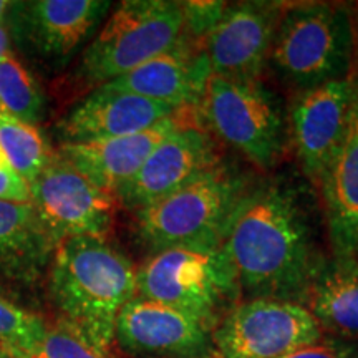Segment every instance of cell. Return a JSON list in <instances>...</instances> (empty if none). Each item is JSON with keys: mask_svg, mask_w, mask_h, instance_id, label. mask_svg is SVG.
<instances>
[{"mask_svg": "<svg viewBox=\"0 0 358 358\" xmlns=\"http://www.w3.org/2000/svg\"><path fill=\"white\" fill-rule=\"evenodd\" d=\"M241 294L302 303L322 266L306 211L292 191L264 186L248 191L222 241Z\"/></svg>", "mask_w": 358, "mask_h": 358, "instance_id": "obj_1", "label": "cell"}, {"mask_svg": "<svg viewBox=\"0 0 358 358\" xmlns=\"http://www.w3.org/2000/svg\"><path fill=\"white\" fill-rule=\"evenodd\" d=\"M48 289L60 320L110 353L118 313L136 297V268L103 237H73L53 249Z\"/></svg>", "mask_w": 358, "mask_h": 358, "instance_id": "obj_2", "label": "cell"}, {"mask_svg": "<svg viewBox=\"0 0 358 358\" xmlns=\"http://www.w3.org/2000/svg\"><path fill=\"white\" fill-rule=\"evenodd\" d=\"M248 191L244 178L217 164L174 194L138 211V237L151 254L179 248H221Z\"/></svg>", "mask_w": 358, "mask_h": 358, "instance_id": "obj_3", "label": "cell"}, {"mask_svg": "<svg viewBox=\"0 0 358 358\" xmlns=\"http://www.w3.org/2000/svg\"><path fill=\"white\" fill-rule=\"evenodd\" d=\"M241 295L222 248L166 249L151 254L136 268V297L176 308L211 332Z\"/></svg>", "mask_w": 358, "mask_h": 358, "instance_id": "obj_4", "label": "cell"}, {"mask_svg": "<svg viewBox=\"0 0 358 358\" xmlns=\"http://www.w3.org/2000/svg\"><path fill=\"white\" fill-rule=\"evenodd\" d=\"M353 20L334 3H299L282 10L272 40L277 75L299 92L350 77Z\"/></svg>", "mask_w": 358, "mask_h": 358, "instance_id": "obj_5", "label": "cell"}, {"mask_svg": "<svg viewBox=\"0 0 358 358\" xmlns=\"http://www.w3.org/2000/svg\"><path fill=\"white\" fill-rule=\"evenodd\" d=\"M185 35L182 2L127 0L83 52L77 75L98 88L171 50Z\"/></svg>", "mask_w": 358, "mask_h": 358, "instance_id": "obj_6", "label": "cell"}, {"mask_svg": "<svg viewBox=\"0 0 358 358\" xmlns=\"http://www.w3.org/2000/svg\"><path fill=\"white\" fill-rule=\"evenodd\" d=\"M206 124L259 168H272L282 151L280 106L259 80L213 75L198 103Z\"/></svg>", "mask_w": 358, "mask_h": 358, "instance_id": "obj_7", "label": "cell"}, {"mask_svg": "<svg viewBox=\"0 0 358 358\" xmlns=\"http://www.w3.org/2000/svg\"><path fill=\"white\" fill-rule=\"evenodd\" d=\"M30 204L53 249L73 237L106 239L116 198L100 189L58 153L30 185Z\"/></svg>", "mask_w": 358, "mask_h": 358, "instance_id": "obj_8", "label": "cell"}, {"mask_svg": "<svg viewBox=\"0 0 358 358\" xmlns=\"http://www.w3.org/2000/svg\"><path fill=\"white\" fill-rule=\"evenodd\" d=\"M324 335L302 303L250 299L224 317L213 340L222 358H279L319 342Z\"/></svg>", "mask_w": 358, "mask_h": 358, "instance_id": "obj_9", "label": "cell"}, {"mask_svg": "<svg viewBox=\"0 0 358 358\" xmlns=\"http://www.w3.org/2000/svg\"><path fill=\"white\" fill-rule=\"evenodd\" d=\"M217 161L216 143L208 129L185 118L155 148L140 171L116 189V203H122L129 211H143L216 168Z\"/></svg>", "mask_w": 358, "mask_h": 358, "instance_id": "obj_10", "label": "cell"}, {"mask_svg": "<svg viewBox=\"0 0 358 358\" xmlns=\"http://www.w3.org/2000/svg\"><path fill=\"white\" fill-rule=\"evenodd\" d=\"M358 100L352 77L303 90L290 106V133L303 173L319 185L350 127Z\"/></svg>", "mask_w": 358, "mask_h": 358, "instance_id": "obj_11", "label": "cell"}, {"mask_svg": "<svg viewBox=\"0 0 358 358\" xmlns=\"http://www.w3.org/2000/svg\"><path fill=\"white\" fill-rule=\"evenodd\" d=\"M115 343L134 358H216L213 332L176 308L134 297L118 313Z\"/></svg>", "mask_w": 358, "mask_h": 358, "instance_id": "obj_12", "label": "cell"}, {"mask_svg": "<svg viewBox=\"0 0 358 358\" xmlns=\"http://www.w3.org/2000/svg\"><path fill=\"white\" fill-rule=\"evenodd\" d=\"M110 7L105 0L13 2L6 27L29 52L47 62H65L100 25Z\"/></svg>", "mask_w": 358, "mask_h": 358, "instance_id": "obj_13", "label": "cell"}, {"mask_svg": "<svg viewBox=\"0 0 358 358\" xmlns=\"http://www.w3.org/2000/svg\"><path fill=\"white\" fill-rule=\"evenodd\" d=\"M282 10L268 2H243L224 8L204 38L211 73L224 78L259 80L271 55Z\"/></svg>", "mask_w": 358, "mask_h": 358, "instance_id": "obj_14", "label": "cell"}, {"mask_svg": "<svg viewBox=\"0 0 358 358\" xmlns=\"http://www.w3.org/2000/svg\"><path fill=\"white\" fill-rule=\"evenodd\" d=\"M209 77L211 66L204 48L194 47L185 35L171 50L136 66L123 77L101 85V88L163 103L174 110H185L198 106Z\"/></svg>", "mask_w": 358, "mask_h": 358, "instance_id": "obj_15", "label": "cell"}, {"mask_svg": "<svg viewBox=\"0 0 358 358\" xmlns=\"http://www.w3.org/2000/svg\"><path fill=\"white\" fill-rule=\"evenodd\" d=\"M176 111L163 103L98 87L69 111L58 133L62 145L111 140L145 131Z\"/></svg>", "mask_w": 358, "mask_h": 358, "instance_id": "obj_16", "label": "cell"}, {"mask_svg": "<svg viewBox=\"0 0 358 358\" xmlns=\"http://www.w3.org/2000/svg\"><path fill=\"white\" fill-rule=\"evenodd\" d=\"M187 110H179L140 133L92 143H65L57 153L93 185L115 196L120 186L140 171L155 148L185 122Z\"/></svg>", "mask_w": 358, "mask_h": 358, "instance_id": "obj_17", "label": "cell"}, {"mask_svg": "<svg viewBox=\"0 0 358 358\" xmlns=\"http://www.w3.org/2000/svg\"><path fill=\"white\" fill-rule=\"evenodd\" d=\"M319 186L334 257L358 259V100L345 140Z\"/></svg>", "mask_w": 358, "mask_h": 358, "instance_id": "obj_18", "label": "cell"}, {"mask_svg": "<svg viewBox=\"0 0 358 358\" xmlns=\"http://www.w3.org/2000/svg\"><path fill=\"white\" fill-rule=\"evenodd\" d=\"M302 306L332 337L358 340V259L324 261L308 284Z\"/></svg>", "mask_w": 358, "mask_h": 358, "instance_id": "obj_19", "label": "cell"}, {"mask_svg": "<svg viewBox=\"0 0 358 358\" xmlns=\"http://www.w3.org/2000/svg\"><path fill=\"white\" fill-rule=\"evenodd\" d=\"M53 245L32 204L0 201V275L34 282L42 274Z\"/></svg>", "mask_w": 358, "mask_h": 358, "instance_id": "obj_20", "label": "cell"}, {"mask_svg": "<svg viewBox=\"0 0 358 358\" xmlns=\"http://www.w3.org/2000/svg\"><path fill=\"white\" fill-rule=\"evenodd\" d=\"M0 150L10 168L29 185L53 158V151L35 124L0 113Z\"/></svg>", "mask_w": 358, "mask_h": 358, "instance_id": "obj_21", "label": "cell"}, {"mask_svg": "<svg viewBox=\"0 0 358 358\" xmlns=\"http://www.w3.org/2000/svg\"><path fill=\"white\" fill-rule=\"evenodd\" d=\"M43 105V95L34 75L8 50L0 58V113L37 124Z\"/></svg>", "mask_w": 358, "mask_h": 358, "instance_id": "obj_22", "label": "cell"}, {"mask_svg": "<svg viewBox=\"0 0 358 358\" xmlns=\"http://www.w3.org/2000/svg\"><path fill=\"white\" fill-rule=\"evenodd\" d=\"M47 324L35 313L0 297V347L10 358H24L42 340Z\"/></svg>", "mask_w": 358, "mask_h": 358, "instance_id": "obj_23", "label": "cell"}, {"mask_svg": "<svg viewBox=\"0 0 358 358\" xmlns=\"http://www.w3.org/2000/svg\"><path fill=\"white\" fill-rule=\"evenodd\" d=\"M24 358H113L88 342L65 322L47 325L43 337Z\"/></svg>", "mask_w": 358, "mask_h": 358, "instance_id": "obj_24", "label": "cell"}, {"mask_svg": "<svg viewBox=\"0 0 358 358\" xmlns=\"http://www.w3.org/2000/svg\"><path fill=\"white\" fill-rule=\"evenodd\" d=\"M279 358H358V345L338 337H322L319 342L301 347Z\"/></svg>", "mask_w": 358, "mask_h": 358, "instance_id": "obj_25", "label": "cell"}, {"mask_svg": "<svg viewBox=\"0 0 358 358\" xmlns=\"http://www.w3.org/2000/svg\"><path fill=\"white\" fill-rule=\"evenodd\" d=\"M226 3L222 2H185V24L186 35H208L209 30L216 25L219 17L222 15Z\"/></svg>", "mask_w": 358, "mask_h": 358, "instance_id": "obj_26", "label": "cell"}, {"mask_svg": "<svg viewBox=\"0 0 358 358\" xmlns=\"http://www.w3.org/2000/svg\"><path fill=\"white\" fill-rule=\"evenodd\" d=\"M0 201L30 204V185L10 166H0Z\"/></svg>", "mask_w": 358, "mask_h": 358, "instance_id": "obj_27", "label": "cell"}, {"mask_svg": "<svg viewBox=\"0 0 358 358\" xmlns=\"http://www.w3.org/2000/svg\"><path fill=\"white\" fill-rule=\"evenodd\" d=\"M8 45H10V34H8V29L6 25H0V58L10 50Z\"/></svg>", "mask_w": 358, "mask_h": 358, "instance_id": "obj_28", "label": "cell"}, {"mask_svg": "<svg viewBox=\"0 0 358 358\" xmlns=\"http://www.w3.org/2000/svg\"><path fill=\"white\" fill-rule=\"evenodd\" d=\"M12 7H13V2H8V0H0V25L7 24Z\"/></svg>", "mask_w": 358, "mask_h": 358, "instance_id": "obj_29", "label": "cell"}, {"mask_svg": "<svg viewBox=\"0 0 358 358\" xmlns=\"http://www.w3.org/2000/svg\"><path fill=\"white\" fill-rule=\"evenodd\" d=\"M353 57H357L358 60V12L353 20Z\"/></svg>", "mask_w": 358, "mask_h": 358, "instance_id": "obj_30", "label": "cell"}, {"mask_svg": "<svg viewBox=\"0 0 358 358\" xmlns=\"http://www.w3.org/2000/svg\"><path fill=\"white\" fill-rule=\"evenodd\" d=\"M0 166H10V164H8L7 158H6V155H3V151H2V150H0Z\"/></svg>", "mask_w": 358, "mask_h": 358, "instance_id": "obj_31", "label": "cell"}, {"mask_svg": "<svg viewBox=\"0 0 358 358\" xmlns=\"http://www.w3.org/2000/svg\"><path fill=\"white\" fill-rule=\"evenodd\" d=\"M0 358H10V357H8V353L3 350L2 347H0Z\"/></svg>", "mask_w": 358, "mask_h": 358, "instance_id": "obj_32", "label": "cell"}]
</instances>
